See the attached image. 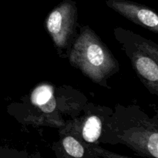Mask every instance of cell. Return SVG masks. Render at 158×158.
<instances>
[{"label": "cell", "mask_w": 158, "mask_h": 158, "mask_svg": "<svg viewBox=\"0 0 158 158\" xmlns=\"http://www.w3.org/2000/svg\"><path fill=\"white\" fill-rule=\"evenodd\" d=\"M73 55L78 56V60H73L96 82L101 80L113 66H110L113 59L107 49L103 43L92 38L88 40L82 38L76 43Z\"/></svg>", "instance_id": "obj_1"}, {"label": "cell", "mask_w": 158, "mask_h": 158, "mask_svg": "<svg viewBox=\"0 0 158 158\" xmlns=\"http://www.w3.org/2000/svg\"><path fill=\"white\" fill-rule=\"evenodd\" d=\"M76 8L69 2H63L48 15L46 27L56 46L66 48L73 34L76 21Z\"/></svg>", "instance_id": "obj_2"}, {"label": "cell", "mask_w": 158, "mask_h": 158, "mask_svg": "<svg viewBox=\"0 0 158 158\" xmlns=\"http://www.w3.org/2000/svg\"><path fill=\"white\" fill-rule=\"evenodd\" d=\"M106 4L133 23L158 32V16L152 9L124 0H107Z\"/></svg>", "instance_id": "obj_3"}, {"label": "cell", "mask_w": 158, "mask_h": 158, "mask_svg": "<svg viewBox=\"0 0 158 158\" xmlns=\"http://www.w3.org/2000/svg\"><path fill=\"white\" fill-rule=\"evenodd\" d=\"M133 65L140 78L146 80L149 84H153L157 89L158 81L157 60H154L148 56H137L134 58Z\"/></svg>", "instance_id": "obj_4"}, {"label": "cell", "mask_w": 158, "mask_h": 158, "mask_svg": "<svg viewBox=\"0 0 158 158\" xmlns=\"http://www.w3.org/2000/svg\"><path fill=\"white\" fill-rule=\"evenodd\" d=\"M102 124L100 118L92 116L86 120L83 128V137L86 142L97 141L101 134Z\"/></svg>", "instance_id": "obj_5"}, {"label": "cell", "mask_w": 158, "mask_h": 158, "mask_svg": "<svg viewBox=\"0 0 158 158\" xmlns=\"http://www.w3.org/2000/svg\"><path fill=\"white\" fill-rule=\"evenodd\" d=\"M53 89L49 85H40L35 88L32 94L31 100L34 105L38 106L46 104L52 99Z\"/></svg>", "instance_id": "obj_6"}, {"label": "cell", "mask_w": 158, "mask_h": 158, "mask_svg": "<svg viewBox=\"0 0 158 158\" xmlns=\"http://www.w3.org/2000/svg\"><path fill=\"white\" fill-rule=\"evenodd\" d=\"M63 148L69 155L73 157H82L84 154V149L81 143L74 137L68 136L63 140Z\"/></svg>", "instance_id": "obj_7"}, {"label": "cell", "mask_w": 158, "mask_h": 158, "mask_svg": "<svg viewBox=\"0 0 158 158\" xmlns=\"http://www.w3.org/2000/svg\"><path fill=\"white\" fill-rule=\"evenodd\" d=\"M147 148L148 152L155 158L158 157V134L157 132L153 133L148 139L147 141Z\"/></svg>", "instance_id": "obj_8"}]
</instances>
